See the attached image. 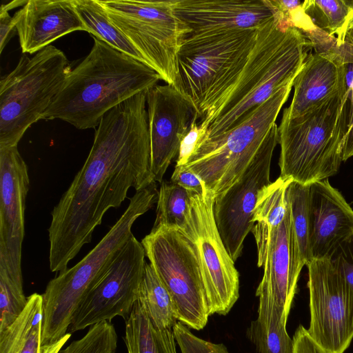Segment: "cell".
Masks as SVG:
<instances>
[{"label": "cell", "mask_w": 353, "mask_h": 353, "mask_svg": "<svg viewBox=\"0 0 353 353\" xmlns=\"http://www.w3.org/2000/svg\"><path fill=\"white\" fill-rule=\"evenodd\" d=\"M146 92L104 114L83 165L52 211L48 229L52 272L68 269L69 262L91 241L105 213L119 208L130 188L138 191L156 183L151 170Z\"/></svg>", "instance_id": "obj_1"}, {"label": "cell", "mask_w": 353, "mask_h": 353, "mask_svg": "<svg viewBox=\"0 0 353 353\" xmlns=\"http://www.w3.org/2000/svg\"><path fill=\"white\" fill-rule=\"evenodd\" d=\"M159 80L149 65L94 38L90 52L68 74L41 119L93 128L111 109Z\"/></svg>", "instance_id": "obj_2"}, {"label": "cell", "mask_w": 353, "mask_h": 353, "mask_svg": "<svg viewBox=\"0 0 353 353\" xmlns=\"http://www.w3.org/2000/svg\"><path fill=\"white\" fill-rule=\"evenodd\" d=\"M311 48L307 37L276 13L259 27L237 81L216 108L199 121L203 134L200 144L230 130L242 117L294 79Z\"/></svg>", "instance_id": "obj_3"}, {"label": "cell", "mask_w": 353, "mask_h": 353, "mask_svg": "<svg viewBox=\"0 0 353 353\" xmlns=\"http://www.w3.org/2000/svg\"><path fill=\"white\" fill-rule=\"evenodd\" d=\"M157 196L156 183L136 191L123 214L95 247L48 282L42 294L41 347L67 334L74 313L133 235V223L152 207Z\"/></svg>", "instance_id": "obj_4"}, {"label": "cell", "mask_w": 353, "mask_h": 353, "mask_svg": "<svg viewBox=\"0 0 353 353\" xmlns=\"http://www.w3.org/2000/svg\"><path fill=\"white\" fill-rule=\"evenodd\" d=\"M347 100L345 81L307 113L294 118L282 114L278 126L281 178L310 185L338 172L343 161Z\"/></svg>", "instance_id": "obj_5"}, {"label": "cell", "mask_w": 353, "mask_h": 353, "mask_svg": "<svg viewBox=\"0 0 353 353\" xmlns=\"http://www.w3.org/2000/svg\"><path fill=\"white\" fill-rule=\"evenodd\" d=\"M258 28L189 34L178 54L175 87L194 105L199 121L210 114L237 81Z\"/></svg>", "instance_id": "obj_6"}, {"label": "cell", "mask_w": 353, "mask_h": 353, "mask_svg": "<svg viewBox=\"0 0 353 353\" xmlns=\"http://www.w3.org/2000/svg\"><path fill=\"white\" fill-rule=\"evenodd\" d=\"M71 70L65 54L52 45L31 58L21 57L0 81V148L17 145L41 119Z\"/></svg>", "instance_id": "obj_7"}, {"label": "cell", "mask_w": 353, "mask_h": 353, "mask_svg": "<svg viewBox=\"0 0 353 353\" xmlns=\"http://www.w3.org/2000/svg\"><path fill=\"white\" fill-rule=\"evenodd\" d=\"M293 82L281 87L222 135L201 143L183 165L199 176L214 198L233 185L250 164L276 123Z\"/></svg>", "instance_id": "obj_8"}, {"label": "cell", "mask_w": 353, "mask_h": 353, "mask_svg": "<svg viewBox=\"0 0 353 353\" xmlns=\"http://www.w3.org/2000/svg\"><path fill=\"white\" fill-rule=\"evenodd\" d=\"M111 22L167 84L174 86L178 54L190 33L171 1L97 0Z\"/></svg>", "instance_id": "obj_9"}, {"label": "cell", "mask_w": 353, "mask_h": 353, "mask_svg": "<svg viewBox=\"0 0 353 353\" xmlns=\"http://www.w3.org/2000/svg\"><path fill=\"white\" fill-rule=\"evenodd\" d=\"M141 243L174 302L179 321L194 330L203 329L210 314L194 242L179 229L159 228L152 230Z\"/></svg>", "instance_id": "obj_10"}, {"label": "cell", "mask_w": 353, "mask_h": 353, "mask_svg": "<svg viewBox=\"0 0 353 353\" xmlns=\"http://www.w3.org/2000/svg\"><path fill=\"white\" fill-rule=\"evenodd\" d=\"M190 194V215L184 233L198 252L210 316L226 315L239 297V274L218 231L213 194L208 190Z\"/></svg>", "instance_id": "obj_11"}, {"label": "cell", "mask_w": 353, "mask_h": 353, "mask_svg": "<svg viewBox=\"0 0 353 353\" xmlns=\"http://www.w3.org/2000/svg\"><path fill=\"white\" fill-rule=\"evenodd\" d=\"M141 243L131 236L106 273L74 313L68 331L72 333L115 316L126 321L138 301L146 264Z\"/></svg>", "instance_id": "obj_12"}, {"label": "cell", "mask_w": 353, "mask_h": 353, "mask_svg": "<svg viewBox=\"0 0 353 353\" xmlns=\"http://www.w3.org/2000/svg\"><path fill=\"white\" fill-rule=\"evenodd\" d=\"M278 139L275 123L239 179L214 198L213 212L218 231L234 262L241 254L244 240L254 225L253 210L259 194L271 183L270 165Z\"/></svg>", "instance_id": "obj_13"}, {"label": "cell", "mask_w": 353, "mask_h": 353, "mask_svg": "<svg viewBox=\"0 0 353 353\" xmlns=\"http://www.w3.org/2000/svg\"><path fill=\"white\" fill-rule=\"evenodd\" d=\"M311 336L331 353H343L353 339V311L343 277L330 258L306 265Z\"/></svg>", "instance_id": "obj_14"}, {"label": "cell", "mask_w": 353, "mask_h": 353, "mask_svg": "<svg viewBox=\"0 0 353 353\" xmlns=\"http://www.w3.org/2000/svg\"><path fill=\"white\" fill-rule=\"evenodd\" d=\"M151 170L157 182L179 151L180 145L198 118L192 102L171 85H156L146 92Z\"/></svg>", "instance_id": "obj_15"}, {"label": "cell", "mask_w": 353, "mask_h": 353, "mask_svg": "<svg viewBox=\"0 0 353 353\" xmlns=\"http://www.w3.org/2000/svg\"><path fill=\"white\" fill-rule=\"evenodd\" d=\"M29 184L28 166L17 145L0 148V267L21 283L24 212Z\"/></svg>", "instance_id": "obj_16"}, {"label": "cell", "mask_w": 353, "mask_h": 353, "mask_svg": "<svg viewBox=\"0 0 353 353\" xmlns=\"http://www.w3.org/2000/svg\"><path fill=\"white\" fill-rule=\"evenodd\" d=\"M294 79V95L283 113L290 118L301 116L334 94L346 81V65L335 37L325 35L312 44Z\"/></svg>", "instance_id": "obj_17"}, {"label": "cell", "mask_w": 353, "mask_h": 353, "mask_svg": "<svg viewBox=\"0 0 353 353\" xmlns=\"http://www.w3.org/2000/svg\"><path fill=\"white\" fill-rule=\"evenodd\" d=\"M191 34L259 28L276 15L271 0H173Z\"/></svg>", "instance_id": "obj_18"}, {"label": "cell", "mask_w": 353, "mask_h": 353, "mask_svg": "<svg viewBox=\"0 0 353 353\" xmlns=\"http://www.w3.org/2000/svg\"><path fill=\"white\" fill-rule=\"evenodd\" d=\"M353 235V209L328 179L310 184L309 252L310 261L330 258Z\"/></svg>", "instance_id": "obj_19"}, {"label": "cell", "mask_w": 353, "mask_h": 353, "mask_svg": "<svg viewBox=\"0 0 353 353\" xmlns=\"http://www.w3.org/2000/svg\"><path fill=\"white\" fill-rule=\"evenodd\" d=\"M304 265L288 203L285 219L271 233L263 265L264 274L256 289V296L266 295L288 316L296 292L299 276Z\"/></svg>", "instance_id": "obj_20"}, {"label": "cell", "mask_w": 353, "mask_h": 353, "mask_svg": "<svg viewBox=\"0 0 353 353\" xmlns=\"http://www.w3.org/2000/svg\"><path fill=\"white\" fill-rule=\"evenodd\" d=\"M13 17L23 53L37 52L65 34L86 31L72 0H28Z\"/></svg>", "instance_id": "obj_21"}, {"label": "cell", "mask_w": 353, "mask_h": 353, "mask_svg": "<svg viewBox=\"0 0 353 353\" xmlns=\"http://www.w3.org/2000/svg\"><path fill=\"white\" fill-rule=\"evenodd\" d=\"M291 179L279 176L262 189L253 210L251 230L257 247L258 266L262 267L265 260L272 232L283 221L288 211L286 190Z\"/></svg>", "instance_id": "obj_22"}, {"label": "cell", "mask_w": 353, "mask_h": 353, "mask_svg": "<svg viewBox=\"0 0 353 353\" xmlns=\"http://www.w3.org/2000/svg\"><path fill=\"white\" fill-rule=\"evenodd\" d=\"M258 317L246 336L258 353H294V343L286 330L288 316L266 295L258 296Z\"/></svg>", "instance_id": "obj_23"}, {"label": "cell", "mask_w": 353, "mask_h": 353, "mask_svg": "<svg viewBox=\"0 0 353 353\" xmlns=\"http://www.w3.org/2000/svg\"><path fill=\"white\" fill-rule=\"evenodd\" d=\"M125 323L128 353H177L173 330L156 327L138 301Z\"/></svg>", "instance_id": "obj_24"}, {"label": "cell", "mask_w": 353, "mask_h": 353, "mask_svg": "<svg viewBox=\"0 0 353 353\" xmlns=\"http://www.w3.org/2000/svg\"><path fill=\"white\" fill-rule=\"evenodd\" d=\"M138 301L159 329L172 330L179 321L174 302L150 263L145 266Z\"/></svg>", "instance_id": "obj_25"}, {"label": "cell", "mask_w": 353, "mask_h": 353, "mask_svg": "<svg viewBox=\"0 0 353 353\" xmlns=\"http://www.w3.org/2000/svg\"><path fill=\"white\" fill-rule=\"evenodd\" d=\"M72 1L86 32L116 50L145 63L125 36L111 22L97 0Z\"/></svg>", "instance_id": "obj_26"}, {"label": "cell", "mask_w": 353, "mask_h": 353, "mask_svg": "<svg viewBox=\"0 0 353 353\" xmlns=\"http://www.w3.org/2000/svg\"><path fill=\"white\" fill-rule=\"evenodd\" d=\"M303 9L313 25L330 37L336 35V43L343 44L353 15V0H305Z\"/></svg>", "instance_id": "obj_27"}, {"label": "cell", "mask_w": 353, "mask_h": 353, "mask_svg": "<svg viewBox=\"0 0 353 353\" xmlns=\"http://www.w3.org/2000/svg\"><path fill=\"white\" fill-rule=\"evenodd\" d=\"M156 219L152 230L179 229L184 232L190 215V194L180 185L162 181L158 191Z\"/></svg>", "instance_id": "obj_28"}, {"label": "cell", "mask_w": 353, "mask_h": 353, "mask_svg": "<svg viewBox=\"0 0 353 353\" xmlns=\"http://www.w3.org/2000/svg\"><path fill=\"white\" fill-rule=\"evenodd\" d=\"M309 193L310 185L292 181L286 190V199L301 260L306 265L310 261L309 252Z\"/></svg>", "instance_id": "obj_29"}, {"label": "cell", "mask_w": 353, "mask_h": 353, "mask_svg": "<svg viewBox=\"0 0 353 353\" xmlns=\"http://www.w3.org/2000/svg\"><path fill=\"white\" fill-rule=\"evenodd\" d=\"M43 314L42 294L34 293L19 316L0 331V353H20L37 317Z\"/></svg>", "instance_id": "obj_30"}, {"label": "cell", "mask_w": 353, "mask_h": 353, "mask_svg": "<svg viewBox=\"0 0 353 353\" xmlns=\"http://www.w3.org/2000/svg\"><path fill=\"white\" fill-rule=\"evenodd\" d=\"M117 339L114 325L105 321L90 326L82 338L59 353H117Z\"/></svg>", "instance_id": "obj_31"}, {"label": "cell", "mask_w": 353, "mask_h": 353, "mask_svg": "<svg viewBox=\"0 0 353 353\" xmlns=\"http://www.w3.org/2000/svg\"><path fill=\"white\" fill-rule=\"evenodd\" d=\"M27 303L23 283L13 279L4 268L0 267V331L19 316Z\"/></svg>", "instance_id": "obj_32"}, {"label": "cell", "mask_w": 353, "mask_h": 353, "mask_svg": "<svg viewBox=\"0 0 353 353\" xmlns=\"http://www.w3.org/2000/svg\"><path fill=\"white\" fill-rule=\"evenodd\" d=\"M172 330L181 353H229L223 343H214L196 336L180 321Z\"/></svg>", "instance_id": "obj_33"}, {"label": "cell", "mask_w": 353, "mask_h": 353, "mask_svg": "<svg viewBox=\"0 0 353 353\" xmlns=\"http://www.w3.org/2000/svg\"><path fill=\"white\" fill-rule=\"evenodd\" d=\"M330 259L344 280L353 311V235L342 242Z\"/></svg>", "instance_id": "obj_34"}, {"label": "cell", "mask_w": 353, "mask_h": 353, "mask_svg": "<svg viewBox=\"0 0 353 353\" xmlns=\"http://www.w3.org/2000/svg\"><path fill=\"white\" fill-rule=\"evenodd\" d=\"M342 54L346 65V83L348 90L347 123L342 147V161L353 157V56L344 48Z\"/></svg>", "instance_id": "obj_35"}, {"label": "cell", "mask_w": 353, "mask_h": 353, "mask_svg": "<svg viewBox=\"0 0 353 353\" xmlns=\"http://www.w3.org/2000/svg\"><path fill=\"white\" fill-rule=\"evenodd\" d=\"M170 181L189 192L203 194L208 190L199 176L183 165H175Z\"/></svg>", "instance_id": "obj_36"}, {"label": "cell", "mask_w": 353, "mask_h": 353, "mask_svg": "<svg viewBox=\"0 0 353 353\" xmlns=\"http://www.w3.org/2000/svg\"><path fill=\"white\" fill-rule=\"evenodd\" d=\"M202 137L203 134L199 126V119L196 118L192 121L189 132L181 143L176 165H183L188 163L199 147Z\"/></svg>", "instance_id": "obj_37"}, {"label": "cell", "mask_w": 353, "mask_h": 353, "mask_svg": "<svg viewBox=\"0 0 353 353\" xmlns=\"http://www.w3.org/2000/svg\"><path fill=\"white\" fill-rule=\"evenodd\" d=\"M292 339L294 353H331L319 344L301 325L296 329Z\"/></svg>", "instance_id": "obj_38"}, {"label": "cell", "mask_w": 353, "mask_h": 353, "mask_svg": "<svg viewBox=\"0 0 353 353\" xmlns=\"http://www.w3.org/2000/svg\"><path fill=\"white\" fill-rule=\"evenodd\" d=\"M43 314L34 321L27 341L20 353H41V338Z\"/></svg>", "instance_id": "obj_39"}, {"label": "cell", "mask_w": 353, "mask_h": 353, "mask_svg": "<svg viewBox=\"0 0 353 353\" xmlns=\"http://www.w3.org/2000/svg\"><path fill=\"white\" fill-rule=\"evenodd\" d=\"M16 29V22L8 11L0 8V53L1 54L11 37L12 32Z\"/></svg>", "instance_id": "obj_40"}, {"label": "cell", "mask_w": 353, "mask_h": 353, "mask_svg": "<svg viewBox=\"0 0 353 353\" xmlns=\"http://www.w3.org/2000/svg\"><path fill=\"white\" fill-rule=\"evenodd\" d=\"M71 336V333L68 332L67 334L52 345L43 346L41 347V353H59L61 347L68 341Z\"/></svg>", "instance_id": "obj_41"}, {"label": "cell", "mask_w": 353, "mask_h": 353, "mask_svg": "<svg viewBox=\"0 0 353 353\" xmlns=\"http://www.w3.org/2000/svg\"><path fill=\"white\" fill-rule=\"evenodd\" d=\"M341 46L353 56V29L347 31L344 43Z\"/></svg>", "instance_id": "obj_42"}, {"label": "cell", "mask_w": 353, "mask_h": 353, "mask_svg": "<svg viewBox=\"0 0 353 353\" xmlns=\"http://www.w3.org/2000/svg\"><path fill=\"white\" fill-rule=\"evenodd\" d=\"M351 29H353V15L349 22V25H348V27H347V30H351Z\"/></svg>", "instance_id": "obj_43"}]
</instances>
